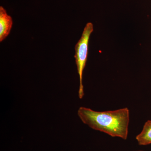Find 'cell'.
Segmentation results:
<instances>
[{
    "label": "cell",
    "mask_w": 151,
    "mask_h": 151,
    "mask_svg": "<svg viewBox=\"0 0 151 151\" xmlns=\"http://www.w3.org/2000/svg\"><path fill=\"white\" fill-rule=\"evenodd\" d=\"M78 115L81 121L93 129L112 137L127 139L129 123V111L127 108L113 111L98 112L81 107Z\"/></svg>",
    "instance_id": "obj_1"
},
{
    "label": "cell",
    "mask_w": 151,
    "mask_h": 151,
    "mask_svg": "<svg viewBox=\"0 0 151 151\" xmlns=\"http://www.w3.org/2000/svg\"><path fill=\"white\" fill-rule=\"evenodd\" d=\"M93 31V24L91 22L87 23L84 27L81 38L75 47L74 57L80 81L78 90V97L80 99L83 98L84 95V86L82 82L83 71L87 61L89 39Z\"/></svg>",
    "instance_id": "obj_2"
},
{
    "label": "cell",
    "mask_w": 151,
    "mask_h": 151,
    "mask_svg": "<svg viewBox=\"0 0 151 151\" xmlns=\"http://www.w3.org/2000/svg\"><path fill=\"white\" fill-rule=\"evenodd\" d=\"M13 25L12 19L5 9L0 6V42H2L9 34Z\"/></svg>",
    "instance_id": "obj_3"
},
{
    "label": "cell",
    "mask_w": 151,
    "mask_h": 151,
    "mask_svg": "<svg viewBox=\"0 0 151 151\" xmlns=\"http://www.w3.org/2000/svg\"><path fill=\"white\" fill-rule=\"evenodd\" d=\"M136 139L140 145L151 144V120L146 122L142 132L136 137Z\"/></svg>",
    "instance_id": "obj_4"
},
{
    "label": "cell",
    "mask_w": 151,
    "mask_h": 151,
    "mask_svg": "<svg viewBox=\"0 0 151 151\" xmlns=\"http://www.w3.org/2000/svg\"></svg>",
    "instance_id": "obj_5"
}]
</instances>
